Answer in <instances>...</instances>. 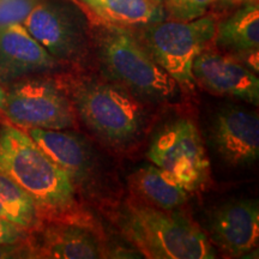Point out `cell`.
Wrapping results in <instances>:
<instances>
[{
  "label": "cell",
  "instance_id": "1",
  "mask_svg": "<svg viewBox=\"0 0 259 259\" xmlns=\"http://www.w3.org/2000/svg\"><path fill=\"white\" fill-rule=\"evenodd\" d=\"M0 170L30 194L42 223L94 227L69 174L16 125L5 124L0 130Z\"/></svg>",
  "mask_w": 259,
  "mask_h": 259
},
{
  "label": "cell",
  "instance_id": "13",
  "mask_svg": "<svg viewBox=\"0 0 259 259\" xmlns=\"http://www.w3.org/2000/svg\"><path fill=\"white\" fill-rule=\"evenodd\" d=\"M40 239L32 241L36 258L97 259L109 257L92 228L72 223H42Z\"/></svg>",
  "mask_w": 259,
  "mask_h": 259
},
{
  "label": "cell",
  "instance_id": "6",
  "mask_svg": "<svg viewBox=\"0 0 259 259\" xmlns=\"http://www.w3.org/2000/svg\"><path fill=\"white\" fill-rule=\"evenodd\" d=\"M3 112L22 128L65 130L76 126V113L58 79L34 74L5 88Z\"/></svg>",
  "mask_w": 259,
  "mask_h": 259
},
{
  "label": "cell",
  "instance_id": "18",
  "mask_svg": "<svg viewBox=\"0 0 259 259\" xmlns=\"http://www.w3.org/2000/svg\"><path fill=\"white\" fill-rule=\"evenodd\" d=\"M0 218L29 233L37 231L42 222L31 196L14 179L0 170Z\"/></svg>",
  "mask_w": 259,
  "mask_h": 259
},
{
  "label": "cell",
  "instance_id": "2",
  "mask_svg": "<svg viewBox=\"0 0 259 259\" xmlns=\"http://www.w3.org/2000/svg\"><path fill=\"white\" fill-rule=\"evenodd\" d=\"M87 18V31L106 78L127 90L139 101L169 103L180 88L153 60L134 32L107 21L87 4H79Z\"/></svg>",
  "mask_w": 259,
  "mask_h": 259
},
{
  "label": "cell",
  "instance_id": "26",
  "mask_svg": "<svg viewBox=\"0 0 259 259\" xmlns=\"http://www.w3.org/2000/svg\"><path fill=\"white\" fill-rule=\"evenodd\" d=\"M84 2H85V3H88V2H89V0H84Z\"/></svg>",
  "mask_w": 259,
  "mask_h": 259
},
{
  "label": "cell",
  "instance_id": "15",
  "mask_svg": "<svg viewBox=\"0 0 259 259\" xmlns=\"http://www.w3.org/2000/svg\"><path fill=\"white\" fill-rule=\"evenodd\" d=\"M128 181L132 196L155 208L177 210L189 198V192L155 164L141 167Z\"/></svg>",
  "mask_w": 259,
  "mask_h": 259
},
{
  "label": "cell",
  "instance_id": "17",
  "mask_svg": "<svg viewBox=\"0 0 259 259\" xmlns=\"http://www.w3.org/2000/svg\"><path fill=\"white\" fill-rule=\"evenodd\" d=\"M107 21L121 27H144L166 18L163 6L155 0H89L85 3Z\"/></svg>",
  "mask_w": 259,
  "mask_h": 259
},
{
  "label": "cell",
  "instance_id": "7",
  "mask_svg": "<svg viewBox=\"0 0 259 259\" xmlns=\"http://www.w3.org/2000/svg\"><path fill=\"white\" fill-rule=\"evenodd\" d=\"M147 156L189 193L202 189L209 179V158L199 130L191 119H177L160 130Z\"/></svg>",
  "mask_w": 259,
  "mask_h": 259
},
{
  "label": "cell",
  "instance_id": "10",
  "mask_svg": "<svg viewBox=\"0 0 259 259\" xmlns=\"http://www.w3.org/2000/svg\"><path fill=\"white\" fill-rule=\"evenodd\" d=\"M210 141L229 166H250L259 156L258 115L238 107L220 109L210 126Z\"/></svg>",
  "mask_w": 259,
  "mask_h": 259
},
{
  "label": "cell",
  "instance_id": "25",
  "mask_svg": "<svg viewBox=\"0 0 259 259\" xmlns=\"http://www.w3.org/2000/svg\"><path fill=\"white\" fill-rule=\"evenodd\" d=\"M155 2H157L158 4H161V5H162V2H163V0H155Z\"/></svg>",
  "mask_w": 259,
  "mask_h": 259
},
{
  "label": "cell",
  "instance_id": "8",
  "mask_svg": "<svg viewBox=\"0 0 259 259\" xmlns=\"http://www.w3.org/2000/svg\"><path fill=\"white\" fill-rule=\"evenodd\" d=\"M22 24L58 63H79L88 53L87 24L59 5L36 4Z\"/></svg>",
  "mask_w": 259,
  "mask_h": 259
},
{
  "label": "cell",
  "instance_id": "21",
  "mask_svg": "<svg viewBox=\"0 0 259 259\" xmlns=\"http://www.w3.org/2000/svg\"><path fill=\"white\" fill-rule=\"evenodd\" d=\"M9 258H36L31 235L24 241L14 244H0V259Z\"/></svg>",
  "mask_w": 259,
  "mask_h": 259
},
{
  "label": "cell",
  "instance_id": "23",
  "mask_svg": "<svg viewBox=\"0 0 259 259\" xmlns=\"http://www.w3.org/2000/svg\"><path fill=\"white\" fill-rule=\"evenodd\" d=\"M5 101V89L0 85V111L3 109V106H4Z\"/></svg>",
  "mask_w": 259,
  "mask_h": 259
},
{
  "label": "cell",
  "instance_id": "12",
  "mask_svg": "<svg viewBox=\"0 0 259 259\" xmlns=\"http://www.w3.org/2000/svg\"><path fill=\"white\" fill-rule=\"evenodd\" d=\"M58 61L41 46L22 23L0 27V85L56 70Z\"/></svg>",
  "mask_w": 259,
  "mask_h": 259
},
{
  "label": "cell",
  "instance_id": "9",
  "mask_svg": "<svg viewBox=\"0 0 259 259\" xmlns=\"http://www.w3.org/2000/svg\"><path fill=\"white\" fill-rule=\"evenodd\" d=\"M192 73L196 84L213 95L239 99L258 106L257 73L233 54H221L209 46L194 59Z\"/></svg>",
  "mask_w": 259,
  "mask_h": 259
},
{
  "label": "cell",
  "instance_id": "20",
  "mask_svg": "<svg viewBox=\"0 0 259 259\" xmlns=\"http://www.w3.org/2000/svg\"><path fill=\"white\" fill-rule=\"evenodd\" d=\"M36 0H0V27L23 23Z\"/></svg>",
  "mask_w": 259,
  "mask_h": 259
},
{
  "label": "cell",
  "instance_id": "14",
  "mask_svg": "<svg viewBox=\"0 0 259 259\" xmlns=\"http://www.w3.org/2000/svg\"><path fill=\"white\" fill-rule=\"evenodd\" d=\"M25 132L69 174L74 186L92 181L96 161L92 149L82 137L64 130L32 127Z\"/></svg>",
  "mask_w": 259,
  "mask_h": 259
},
{
  "label": "cell",
  "instance_id": "19",
  "mask_svg": "<svg viewBox=\"0 0 259 259\" xmlns=\"http://www.w3.org/2000/svg\"><path fill=\"white\" fill-rule=\"evenodd\" d=\"M215 0H163L164 12L174 21H191L205 15L206 10Z\"/></svg>",
  "mask_w": 259,
  "mask_h": 259
},
{
  "label": "cell",
  "instance_id": "3",
  "mask_svg": "<svg viewBox=\"0 0 259 259\" xmlns=\"http://www.w3.org/2000/svg\"><path fill=\"white\" fill-rule=\"evenodd\" d=\"M132 245L150 259H212L216 251L208 235L176 210H162L130 197L115 216Z\"/></svg>",
  "mask_w": 259,
  "mask_h": 259
},
{
  "label": "cell",
  "instance_id": "22",
  "mask_svg": "<svg viewBox=\"0 0 259 259\" xmlns=\"http://www.w3.org/2000/svg\"><path fill=\"white\" fill-rule=\"evenodd\" d=\"M31 233L0 218V244H14L29 239Z\"/></svg>",
  "mask_w": 259,
  "mask_h": 259
},
{
  "label": "cell",
  "instance_id": "4",
  "mask_svg": "<svg viewBox=\"0 0 259 259\" xmlns=\"http://www.w3.org/2000/svg\"><path fill=\"white\" fill-rule=\"evenodd\" d=\"M76 116L106 144L124 148L141 138L147 122L142 102L118 84L87 76L58 79Z\"/></svg>",
  "mask_w": 259,
  "mask_h": 259
},
{
  "label": "cell",
  "instance_id": "5",
  "mask_svg": "<svg viewBox=\"0 0 259 259\" xmlns=\"http://www.w3.org/2000/svg\"><path fill=\"white\" fill-rule=\"evenodd\" d=\"M218 22L203 15L191 21H160L136 29L134 35L158 66L176 80L180 90L192 95L196 90L193 61L215 40Z\"/></svg>",
  "mask_w": 259,
  "mask_h": 259
},
{
  "label": "cell",
  "instance_id": "11",
  "mask_svg": "<svg viewBox=\"0 0 259 259\" xmlns=\"http://www.w3.org/2000/svg\"><path fill=\"white\" fill-rule=\"evenodd\" d=\"M209 233L212 241L232 257L254 250L259 240V208L253 199L223 203L210 213Z\"/></svg>",
  "mask_w": 259,
  "mask_h": 259
},
{
  "label": "cell",
  "instance_id": "24",
  "mask_svg": "<svg viewBox=\"0 0 259 259\" xmlns=\"http://www.w3.org/2000/svg\"><path fill=\"white\" fill-rule=\"evenodd\" d=\"M225 2H231V3H248V4H251V3L257 2V0H225Z\"/></svg>",
  "mask_w": 259,
  "mask_h": 259
},
{
  "label": "cell",
  "instance_id": "16",
  "mask_svg": "<svg viewBox=\"0 0 259 259\" xmlns=\"http://www.w3.org/2000/svg\"><path fill=\"white\" fill-rule=\"evenodd\" d=\"M216 45L235 57L258 52L259 47V10L254 3L218 23Z\"/></svg>",
  "mask_w": 259,
  "mask_h": 259
}]
</instances>
